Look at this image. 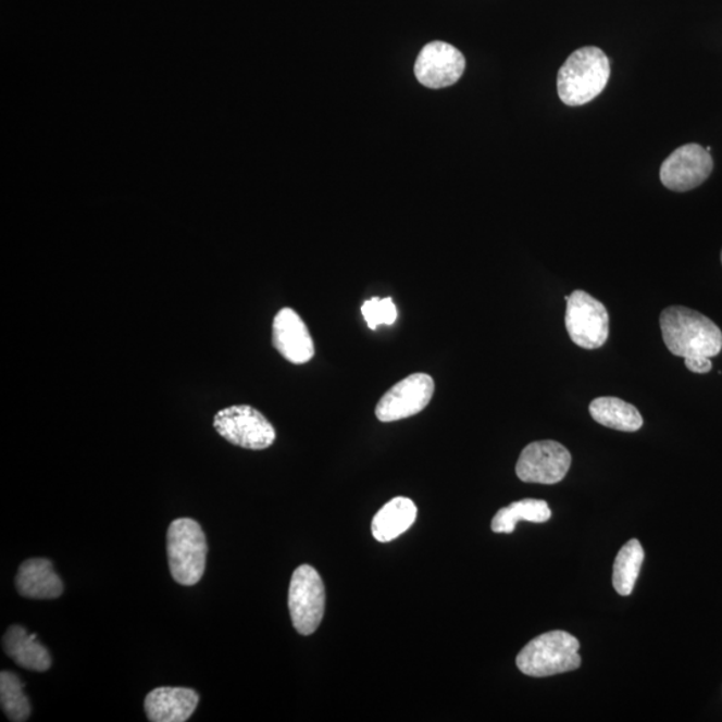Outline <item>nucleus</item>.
Here are the masks:
<instances>
[{"label": "nucleus", "instance_id": "obj_15", "mask_svg": "<svg viewBox=\"0 0 722 722\" xmlns=\"http://www.w3.org/2000/svg\"><path fill=\"white\" fill-rule=\"evenodd\" d=\"M2 644L5 655L27 671L48 672L51 668L49 650L38 643L37 634L28 633L25 627L10 626Z\"/></svg>", "mask_w": 722, "mask_h": 722}, {"label": "nucleus", "instance_id": "obj_21", "mask_svg": "<svg viewBox=\"0 0 722 722\" xmlns=\"http://www.w3.org/2000/svg\"><path fill=\"white\" fill-rule=\"evenodd\" d=\"M361 313L372 331H375L378 325H393L398 319V310H396L391 297H386V299L372 297L361 307Z\"/></svg>", "mask_w": 722, "mask_h": 722}, {"label": "nucleus", "instance_id": "obj_23", "mask_svg": "<svg viewBox=\"0 0 722 722\" xmlns=\"http://www.w3.org/2000/svg\"><path fill=\"white\" fill-rule=\"evenodd\" d=\"M721 264H722V252H721Z\"/></svg>", "mask_w": 722, "mask_h": 722}, {"label": "nucleus", "instance_id": "obj_7", "mask_svg": "<svg viewBox=\"0 0 722 722\" xmlns=\"http://www.w3.org/2000/svg\"><path fill=\"white\" fill-rule=\"evenodd\" d=\"M213 426L229 444L247 450H265L276 440V430L250 406H232L214 416Z\"/></svg>", "mask_w": 722, "mask_h": 722}, {"label": "nucleus", "instance_id": "obj_1", "mask_svg": "<svg viewBox=\"0 0 722 722\" xmlns=\"http://www.w3.org/2000/svg\"><path fill=\"white\" fill-rule=\"evenodd\" d=\"M660 325L663 341L674 357L712 359L721 352V329L700 312L669 307L661 313Z\"/></svg>", "mask_w": 722, "mask_h": 722}, {"label": "nucleus", "instance_id": "obj_19", "mask_svg": "<svg viewBox=\"0 0 722 722\" xmlns=\"http://www.w3.org/2000/svg\"><path fill=\"white\" fill-rule=\"evenodd\" d=\"M645 552L638 539L628 540L617 555L613 568V586L622 597L631 596L643 567Z\"/></svg>", "mask_w": 722, "mask_h": 722}, {"label": "nucleus", "instance_id": "obj_13", "mask_svg": "<svg viewBox=\"0 0 722 722\" xmlns=\"http://www.w3.org/2000/svg\"><path fill=\"white\" fill-rule=\"evenodd\" d=\"M200 702L194 689L162 686L145 698V712L151 722H185L190 719Z\"/></svg>", "mask_w": 722, "mask_h": 722}, {"label": "nucleus", "instance_id": "obj_6", "mask_svg": "<svg viewBox=\"0 0 722 722\" xmlns=\"http://www.w3.org/2000/svg\"><path fill=\"white\" fill-rule=\"evenodd\" d=\"M568 301L564 325L570 339L584 349L601 348L609 339L610 320L607 308L585 290H574Z\"/></svg>", "mask_w": 722, "mask_h": 722}, {"label": "nucleus", "instance_id": "obj_9", "mask_svg": "<svg viewBox=\"0 0 722 722\" xmlns=\"http://www.w3.org/2000/svg\"><path fill=\"white\" fill-rule=\"evenodd\" d=\"M435 393L434 378L413 374L388 389L376 406V418L384 423L418 415L430 404Z\"/></svg>", "mask_w": 722, "mask_h": 722}, {"label": "nucleus", "instance_id": "obj_20", "mask_svg": "<svg viewBox=\"0 0 722 722\" xmlns=\"http://www.w3.org/2000/svg\"><path fill=\"white\" fill-rule=\"evenodd\" d=\"M0 704L10 721H27L32 714L30 702L25 695V685L13 672L0 673Z\"/></svg>", "mask_w": 722, "mask_h": 722}, {"label": "nucleus", "instance_id": "obj_22", "mask_svg": "<svg viewBox=\"0 0 722 722\" xmlns=\"http://www.w3.org/2000/svg\"><path fill=\"white\" fill-rule=\"evenodd\" d=\"M686 369L695 374H708L712 370V361L709 358L684 359Z\"/></svg>", "mask_w": 722, "mask_h": 722}, {"label": "nucleus", "instance_id": "obj_2", "mask_svg": "<svg viewBox=\"0 0 722 722\" xmlns=\"http://www.w3.org/2000/svg\"><path fill=\"white\" fill-rule=\"evenodd\" d=\"M610 78V61L601 49L587 46L573 52L558 73V96L568 107L597 98Z\"/></svg>", "mask_w": 722, "mask_h": 722}, {"label": "nucleus", "instance_id": "obj_14", "mask_svg": "<svg viewBox=\"0 0 722 722\" xmlns=\"http://www.w3.org/2000/svg\"><path fill=\"white\" fill-rule=\"evenodd\" d=\"M15 586L22 597L30 599H55L62 596L63 582L54 567L45 558H33L21 564Z\"/></svg>", "mask_w": 722, "mask_h": 722}, {"label": "nucleus", "instance_id": "obj_16", "mask_svg": "<svg viewBox=\"0 0 722 722\" xmlns=\"http://www.w3.org/2000/svg\"><path fill=\"white\" fill-rule=\"evenodd\" d=\"M418 509L410 498L398 497L377 511L372 521V535L387 544L404 534L416 521Z\"/></svg>", "mask_w": 722, "mask_h": 722}, {"label": "nucleus", "instance_id": "obj_10", "mask_svg": "<svg viewBox=\"0 0 722 722\" xmlns=\"http://www.w3.org/2000/svg\"><path fill=\"white\" fill-rule=\"evenodd\" d=\"M712 171L713 159L707 149L688 144L662 162L660 178L669 190L689 191L706 183Z\"/></svg>", "mask_w": 722, "mask_h": 722}, {"label": "nucleus", "instance_id": "obj_4", "mask_svg": "<svg viewBox=\"0 0 722 722\" xmlns=\"http://www.w3.org/2000/svg\"><path fill=\"white\" fill-rule=\"evenodd\" d=\"M208 544L200 523L190 518L173 521L167 530V558L173 580L195 586L206 573Z\"/></svg>", "mask_w": 722, "mask_h": 722}, {"label": "nucleus", "instance_id": "obj_18", "mask_svg": "<svg viewBox=\"0 0 722 722\" xmlns=\"http://www.w3.org/2000/svg\"><path fill=\"white\" fill-rule=\"evenodd\" d=\"M551 518V510L545 500L523 499L500 509L491 522V530L498 534L514 533L520 521L545 523Z\"/></svg>", "mask_w": 722, "mask_h": 722}, {"label": "nucleus", "instance_id": "obj_5", "mask_svg": "<svg viewBox=\"0 0 722 722\" xmlns=\"http://www.w3.org/2000/svg\"><path fill=\"white\" fill-rule=\"evenodd\" d=\"M288 607L296 632L311 636L322 624L325 587L322 576L310 564H301L290 580Z\"/></svg>", "mask_w": 722, "mask_h": 722}, {"label": "nucleus", "instance_id": "obj_8", "mask_svg": "<svg viewBox=\"0 0 722 722\" xmlns=\"http://www.w3.org/2000/svg\"><path fill=\"white\" fill-rule=\"evenodd\" d=\"M572 453L556 440L534 441L525 447L516 463V475L525 483L556 485L568 475Z\"/></svg>", "mask_w": 722, "mask_h": 722}, {"label": "nucleus", "instance_id": "obj_11", "mask_svg": "<svg viewBox=\"0 0 722 722\" xmlns=\"http://www.w3.org/2000/svg\"><path fill=\"white\" fill-rule=\"evenodd\" d=\"M464 69L462 52L446 42H433L424 46L419 54L415 75L428 89H444L457 84Z\"/></svg>", "mask_w": 722, "mask_h": 722}, {"label": "nucleus", "instance_id": "obj_17", "mask_svg": "<svg viewBox=\"0 0 722 722\" xmlns=\"http://www.w3.org/2000/svg\"><path fill=\"white\" fill-rule=\"evenodd\" d=\"M589 411L594 421L601 426L622 433H636L644 424V419L636 407L613 396L594 399Z\"/></svg>", "mask_w": 722, "mask_h": 722}, {"label": "nucleus", "instance_id": "obj_3", "mask_svg": "<svg viewBox=\"0 0 722 722\" xmlns=\"http://www.w3.org/2000/svg\"><path fill=\"white\" fill-rule=\"evenodd\" d=\"M580 640L563 631L540 634L521 650L516 657V667L530 677H550V675L576 671L582 660L578 653Z\"/></svg>", "mask_w": 722, "mask_h": 722}, {"label": "nucleus", "instance_id": "obj_12", "mask_svg": "<svg viewBox=\"0 0 722 722\" xmlns=\"http://www.w3.org/2000/svg\"><path fill=\"white\" fill-rule=\"evenodd\" d=\"M273 346L294 364H306L314 357L310 331L292 308H283L273 320Z\"/></svg>", "mask_w": 722, "mask_h": 722}]
</instances>
